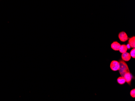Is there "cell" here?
I'll return each instance as SVG.
<instances>
[{"label":"cell","instance_id":"obj_1","mask_svg":"<svg viewBox=\"0 0 135 101\" xmlns=\"http://www.w3.org/2000/svg\"><path fill=\"white\" fill-rule=\"evenodd\" d=\"M119 63L120 64V68L119 71V74L121 76L123 77L124 75L128 72H130V70L129 67L126 63L125 61L122 60V59H119Z\"/></svg>","mask_w":135,"mask_h":101},{"label":"cell","instance_id":"obj_2","mask_svg":"<svg viewBox=\"0 0 135 101\" xmlns=\"http://www.w3.org/2000/svg\"><path fill=\"white\" fill-rule=\"evenodd\" d=\"M124 78H125V81L129 86H131V83L132 80L135 79V77L130 72H128L124 75L123 76Z\"/></svg>","mask_w":135,"mask_h":101},{"label":"cell","instance_id":"obj_3","mask_svg":"<svg viewBox=\"0 0 135 101\" xmlns=\"http://www.w3.org/2000/svg\"><path fill=\"white\" fill-rule=\"evenodd\" d=\"M110 68H111V69L114 71L119 70L120 68L119 63L117 61H112L110 64Z\"/></svg>","mask_w":135,"mask_h":101},{"label":"cell","instance_id":"obj_4","mask_svg":"<svg viewBox=\"0 0 135 101\" xmlns=\"http://www.w3.org/2000/svg\"><path fill=\"white\" fill-rule=\"evenodd\" d=\"M119 39L121 42H125L128 39V37L125 32H121L118 35Z\"/></svg>","mask_w":135,"mask_h":101},{"label":"cell","instance_id":"obj_5","mask_svg":"<svg viewBox=\"0 0 135 101\" xmlns=\"http://www.w3.org/2000/svg\"><path fill=\"white\" fill-rule=\"evenodd\" d=\"M131 57L129 53L126 52L125 53H122L121 55V58L122 60L125 62H128L130 60Z\"/></svg>","mask_w":135,"mask_h":101},{"label":"cell","instance_id":"obj_6","mask_svg":"<svg viewBox=\"0 0 135 101\" xmlns=\"http://www.w3.org/2000/svg\"><path fill=\"white\" fill-rule=\"evenodd\" d=\"M121 45L117 41L114 42L111 45V48L114 50H119Z\"/></svg>","mask_w":135,"mask_h":101},{"label":"cell","instance_id":"obj_7","mask_svg":"<svg viewBox=\"0 0 135 101\" xmlns=\"http://www.w3.org/2000/svg\"><path fill=\"white\" fill-rule=\"evenodd\" d=\"M128 44L130 46L131 48H135V37L133 36L131 38H128Z\"/></svg>","mask_w":135,"mask_h":101},{"label":"cell","instance_id":"obj_8","mask_svg":"<svg viewBox=\"0 0 135 101\" xmlns=\"http://www.w3.org/2000/svg\"><path fill=\"white\" fill-rule=\"evenodd\" d=\"M127 50H128V48L127 46L125 44H124L121 46L119 50L121 53H123L126 52Z\"/></svg>","mask_w":135,"mask_h":101},{"label":"cell","instance_id":"obj_9","mask_svg":"<svg viewBox=\"0 0 135 101\" xmlns=\"http://www.w3.org/2000/svg\"><path fill=\"white\" fill-rule=\"evenodd\" d=\"M117 82L119 85H122L125 83L126 81L123 77L120 76L117 79Z\"/></svg>","mask_w":135,"mask_h":101},{"label":"cell","instance_id":"obj_10","mask_svg":"<svg viewBox=\"0 0 135 101\" xmlns=\"http://www.w3.org/2000/svg\"><path fill=\"white\" fill-rule=\"evenodd\" d=\"M135 48H133L131 51H130V54L131 57H132L133 58H135Z\"/></svg>","mask_w":135,"mask_h":101},{"label":"cell","instance_id":"obj_11","mask_svg":"<svg viewBox=\"0 0 135 101\" xmlns=\"http://www.w3.org/2000/svg\"><path fill=\"white\" fill-rule=\"evenodd\" d=\"M130 95L131 96V97L133 98H135V89L133 88V89L131 90L130 91Z\"/></svg>","mask_w":135,"mask_h":101},{"label":"cell","instance_id":"obj_12","mask_svg":"<svg viewBox=\"0 0 135 101\" xmlns=\"http://www.w3.org/2000/svg\"><path fill=\"white\" fill-rule=\"evenodd\" d=\"M127 48H128V49H130V48H131V47H130V46L129 45V44H127Z\"/></svg>","mask_w":135,"mask_h":101}]
</instances>
